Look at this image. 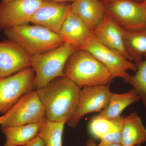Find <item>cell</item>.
<instances>
[{
  "instance_id": "1",
  "label": "cell",
  "mask_w": 146,
  "mask_h": 146,
  "mask_svg": "<svg viewBox=\"0 0 146 146\" xmlns=\"http://www.w3.org/2000/svg\"><path fill=\"white\" fill-rule=\"evenodd\" d=\"M80 89L65 76L55 78L46 86L36 89L46 119L67 123L77 104Z\"/></svg>"
},
{
  "instance_id": "2",
  "label": "cell",
  "mask_w": 146,
  "mask_h": 146,
  "mask_svg": "<svg viewBox=\"0 0 146 146\" xmlns=\"http://www.w3.org/2000/svg\"><path fill=\"white\" fill-rule=\"evenodd\" d=\"M64 74L80 89L110 84L115 78L107 68L91 54L80 49L76 50L68 58Z\"/></svg>"
},
{
  "instance_id": "3",
  "label": "cell",
  "mask_w": 146,
  "mask_h": 146,
  "mask_svg": "<svg viewBox=\"0 0 146 146\" xmlns=\"http://www.w3.org/2000/svg\"><path fill=\"white\" fill-rule=\"evenodd\" d=\"M3 32L9 39L18 44L31 56L44 53L65 43L59 33L34 24L16 26Z\"/></svg>"
},
{
  "instance_id": "4",
  "label": "cell",
  "mask_w": 146,
  "mask_h": 146,
  "mask_svg": "<svg viewBox=\"0 0 146 146\" xmlns=\"http://www.w3.org/2000/svg\"><path fill=\"white\" fill-rule=\"evenodd\" d=\"M76 49L65 42L60 46L42 54L31 56V68L34 71V86L42 88L59 77L64 76L65 64Z\"/></svg>"
},
{
  "instance_id": "5",
  "label": "cell",
  "mask_w": 146,
  "mask_h": 146,
  "mask_svg": "<svg viewBox=\"0 0 146 146\" xmlns=\"http://www.w3.org/2000/svg\"><path fill=\"white\" fill-rule=\"evenodd\" d=\"M79 49L90 53L107 68L114 78H120L126 83L131 76L127 71L137 70L135 63L102 44L95 38L93 31Z\"/></svg>"
},
{
  "instance_id": "6",
  "label": "cell",
  "mask_w": 146,
  "mask_h": 146,
  "mask_svg": "<svg viewBox=\"0 0 146 146\" xmlns=\"http://www.w3.org/2000/svg\"><path fill=\"white\" fill-rule=\"evenodd\" d=\"M3 116L1 128L40 122L46 119L44 108L36 90L23 96Z\"/></svg>"
},
{
  "instance_id": "7",
  "label": "cell",
  "mask_w": 146,
  "mask_h": 146,
  "mask_svg": "<svg viewBox=\"0 0 146 146\" xmlns=\"http://www.w3.org/2000/svg\"><path fill=\"white\" fill-rule=\"evenodd\" d=\"M35 74L31 67L0 78V113H6L23 96L35 87Z\"/></svg>"
},
{
  "instance_id": "8",
  "label": "cell",
  "mask_w": 146,
  "mask_h": 146,
  "mask_svg": "<svg viewBox=\"0 0 146 146\" xmlns=\"http://www.w3.org/2000/svg\"><path fill=\"white\" fill-rule=\"evenodd\" d=\"M104 5L106 14L123 29L129 31L146 29V1L116 0Z\"/></svg>"
},
{
  "instance_id": "9",
  "label": "cell",
  "mask_w": 146,
  "mask_h": 146,
  "mask_svg": "<svg viewBox=\"0 0 146 146\" xmlns=\"http://www.w3.org/2000/svg\"><path fill=\"white\" fill-rule=\"evenodd\" d=\"M112 94L110 84L82 88L77 104L67 122L68 125L76 127L84 115L101 112L107 106Z\"/></svg>"
},
{
  "instance_id": "10",
  "label": "cell",
  "mask_w": 146,
  "mask_h": 146,
  "mask_svg": "<svg viewBox=\"0 0 146 146\" xmlns=\"http://www.w3.org/2000/svg\"><path fill=\"white\" fill-rule=\"evenodd\" d=\"M42 0H13L0 3V29L28 24Z\"/></svg>"
},
{
  "instance_id": "11",
  "label": "cell",
  "mask_w": 146,
  "mask_h": 146,
  "mask_svg": "<svg viewBox=\"0 0 146 146\" xmlns=\"http://www.w3.org/2000/svg\"><path fill=\"white\" fill-rule=\"evenodd\" d=\"M31 56L12 40L0 42V78L31 67Z\"/></svg>"
},
{
  "instance_id": "12",
  "label": "cell",
  "mask_w": 146,
  "mask_h": 146,
  "mask_svg": "<svg viewBox=\"0 0 146 146\" xmlns=\"http://www.w3.org/2000/svg\"><path fill=\"white\" fill-rule=\"evenodd\" d=\"M70 9L67 3L43 1L30 23L58 33Z\"/></svg>"
},
{
  "instance_id": "13",
  "label": "cell",
  "mask_w": 146,
  "mask_h": 146,
  "mask_svg": "<svg viewBox=\"0 0 146 146\" xmlns=\"http://www.w3.org/2000/svg\"><path fill=\"white\" fill-rule=\"evenodd\" d=\"M93 34L102 44L132 62L126 49L121 27L106 13L100 23L93 31Z\"/></svg>"
},
{
  "instance_id": "14",
  "label": "cell",
  "mask_w": 146,
  "mask_h": 146,
  "mask_svg": "<svg viewBox=\"0 0 146 146\" xmlns=\"http://www.w3.org/2000/svg\"><path fill=\"white\" fill-rule=\"evenodd\" d=\"M70 10L92 31L106 14L105 5L100 0H74L70 5Z\"/></svg>"
},
{
  "instance_id": "15",
  "label": "cell",
  "mask_w": 146,
  "mask_h": 146,
  "mask_svg": "<svg viewBox=\"0 0 146 146\" xmlns=\"http://www.w3.org/2000/svg\"><path fill=\"white\" fill-rule=\"evenodd\" d=\"M92 31L70 9L58 33L64 42L79 49L92 34Z\"/></svg>"
},
{
  "instance_id": "16",
  "label": "cell",
  "mask_w": 146,
  "mask_h": 146,
  "mask_svg": "<svg viewBox=\"0 0 146 146\" xmlns=\"http://www.w3.org/2000/svg\"><path fill=\"white\" fill-rule=\"evenodd\" d=\"M146 142V127L136 112L123 119L121 144L123 146H141Z\"/></svg>"
},
{
  "instance_id": "17",
  "label": "cell",
  "mask_w": 146,
  "mask_h": 146,
  "mask_svg": "<svg viewBox=\"0 0 146 146\" xmlns=\"http://www.w3.org/2000/svg\"><path fill=\"white\" fill-rule=\"evenodd\" d=\"M44 121L2 128L5 138L4 146H26L30 141L38 136Z\"/></svg>"
},
{
  "instance_id": "18",
  "label": "cell",
  "mask_w": 146,
  "mask_h": 146,
  "mask_svg": "<svg viewBox=\"0 0 146 146\" xmlns=\"http://www.w3.org/2000/svg\"><path fill=\"white\" fill-rule=\"evenodd\" d=\"M140 100L141 98L134 89L124 94L112 93L107 106L97 116L115 119L120 117L122 112L128 106Z\"/></svg>"
},
{
  "instance_id": "19",
  "label": "cell",
  "mask_w": 146,
  "mask_h": 146,
  "mask_svg": "<svg viewBox=\"0 0 146 146\" xmlns=\"http://www.w3.org/2000/svg\"><path fill=\"white\" fill-rule=\"evenodd\" d=\"M121 30L126 49L137 66L146 56V29L129 31L121 27Z\"/></svg>"
},
{
  "instance_id": "20",
  "label": "cell",
  "mask_w": 146,
  "mask_h": 146,
  "mask_svg": "<svg viewBox=\"0 0 146 146\" xmlns=\"http://www.w3.org/2000/svg\"><path fill=\"white\" fill-rule=\"evenodd\" d=\"M123 118L121 116L115 119L110 120L97 115L94 116L89 123V131L94 138L102 140L108 134L121 129Z\"/></svg>"
},
{
  "instance_id": "21",
  "label": "cell",
  "mask_w": 146,
  "mask_h": 146,
  "mask_svg": "<svg viewBox=\"0 0 146 146\" xmlns=\"http://www.w3.org/2000/svg\"><path fill=\"white\" fill-rule=\"evenodd\" d=\"M65 123L46 119L42 122L38 136L44 146H62V138Z\"/></svg>"
},
{
  "instance_id": "22",
  "label": "cell",
  "mask_w": 146,
  "mask_h": 146,
  "mask_svg": "<svg viewBox=\"0 0 146 146\" xmlns=\"http://www.w3.org/2000/svg\"><path fill=\"white\" fill-rule=\"evenodd\" d=\"M137 65L136 73L130 76L127 83L133 86L146 107V56Z\"/></svg>"
},
{
  "instance_id": "23",
  "label": "cell",
  "mask_w": 146,
  "mask_h": 146,
  "mask_svg": "<svg viewBox=\"0 0 146 146\" xmlns=\"http://www.w3.org/2000/svg\"><path fill=\"white\" fill-rule=\"evenodd\" d=\"M26 146H44V143L40 137L37 136L30 141Z\"/></svg>"
},
{
  "instance_id": "24",
  "label": "cell",
  "mask_w": 146,
  "mask_h": 146,
  "mask_svg": "<svg viewBox=\"0 0 146 146\" xmlns=\"http://www.w3.org/2000/svg\"><path fill=\"white\" fill-rule=\"evenodd\" d=\"M98 146H123L120 144L108 143H104L100 141V143L98 144Z\"/></svg>"
},
{
  "instance_id": "25",
  "label": "cell",
  "mask_w": 146,
  "mask_h": 146,
  "mask_svg": "<svg viewBox=\"0 0 146 146\" xmlns=\"http://www.w3.org/2000/svg\"><path fill=\"white\" fill-rule=\"evenodd\" d=\"M43 1L54 2L66 3L68 2L74 1V0H42Z\"/></svg>"
},
{
  "instance_id": "26",
  "label": "cell",
  "mask_w": 146,
  "mask_h": 146,
  "mask_svg": "<svg viewBox=\"0 0 146 146\" xmlns=\"http://www.w3.org/2000/svg\"><path fill=\"white\" fill-rule=\"evenodd\" d=\"M85 146H98V145L96 143V142L94 139L90 138L87 141L86 145Z\"/></svg>"
},
{
  "instance_id": "27",
  "label": "cell",
  "mask_w": 146,
  "mask_h": 146,
  "mask_svg": "<svg viewBox=\"0 0 146 146\" xmlns=\"http://www.w3.org/2000/svg\"><path fill=\"white\" fill-rule=\"evenodd\" d=\"M100 1L102 2L104 4H105L114 1H116V0H100Z\"/></svg>"
},
{
  "instance_id": "28",
  "label": "cell",
  "mask_w": 146,
  "mask_h": 146,
  "mask_svg": "<svg viewBox=\"0 0 146 146\" xmlns=\"http://www.w3.org/2000/svg\"><path fill=\"white\" fill-rule=\"evenodd\" d=\"M4 116L3 115L2 117H0V125L3 122V119Z\"/></svg>"
},
{
  "instance_id": "29",
  "label": "cell",
  "mask_w": 146,
  "mask_h": 146,
  "mask_svg": "<svg viewBox=\"0 0 146 146\" xmlns=\"http://www.w3.org/2000/svg\"><path fill=\"white\" fill-rule=\"evenodd\" d=\"M133 1H136L137 2H143L146 1V0H133Z\"/></svg>"
},
{
  "instance_id": "30",
  "label": "cell",
  "mask_w": 146,
  "mask_h": 146,
  "mask_svg": "<svg viewBox=\"0 0 146 146\" xmlns=\"http://www.w3.org/2000/svg\"><path fill=\"white\" fill-rule=\"evenodd\" d=\"M13 1V0H2L3 1Z\"/></svg>"
}]
</instances>
